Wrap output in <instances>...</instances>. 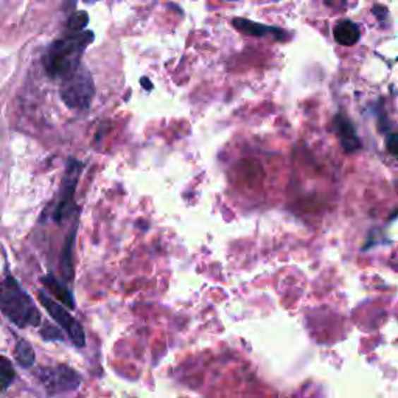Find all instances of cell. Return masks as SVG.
I'll return each instance as SVG.
<instances>
[{
  "label": "cell",
  "instance_id": "obj_3",
  "mask_svg": "<svg viewBox=\"0 0 398 398\" xmlns=\"http://www.w3.org/2000/svg\"><path fill=\"white\" fill-rule=\"evenodd\" d=\"M95 95V84L92 75L80 66L76 71L63 80L61 86V98L68 109L84 111L88 109Z\"/></svg>",
  "mask_w": 398,
  "mask_h": 398
},
{
  "label": "cell",
  "instance_id": "obj_10",
  "mask_svg": "<svg viewBox=\"0 0 398 398\" xmlns=\"http://www.w3.org/2000/svg\"><path fill=\"white\" fill-rule=\"evenodd\" d=\"M76 231H78V221H76L75 226L72 227L71 234L67 235L63 255H61V271H63L66 280H72L73 277V248H75Z\"/></svg>",
  "mask_w": 398,
  "mask_h": 398
},
{
  "label": "cell",
  "instance_id": "obj_17",
  "mask_svg": "<svg viewBox=\"0 0 398 398\" xmlns=\"http://www.w3.org/2000/svg\"><path fill=\"white\" fill-rule=\"evenodd\" d=\"M372 13L375 14V16H378L380 20H385V18L387 16V10L382 8V6H373Z\"/></svg>",
  "mask_w": 398,
  "mask_h": 398
},
{
  "label": "cell",
  "instance_id": "obj_16",
  "mask_svg": "<svg viewBox=\"0 0 398 398\" xmlns=\"http://www.w3.org/2000/svg\"><path fill=\"white\" fill-rule=\"evenodd\" d=\"M398 137H397V134H390L389 135V139H387V150H389V152L390 155H397V150H398Z\"/></svg>",
  "mask_w": 398,
  "mask_h": 398
},
{
  "label": "cell",
  "instance_id": "obj_5",
  "mask_svg": "<svg viewBox=\"0 0 398 398\" xmlns=\"http://www.w3.org/2000/svg\"><path fill=\"white\" fill-rule=\"evenodd\" d=\"M37 378L41 380L49 394H61V392H71L80 386L81 378L73 369L67 366H53L44 367L37 370Z\"/></svg>",
  "mask_w": 398,
  "mask_h": 398
},
{
  "label": "cell",
  "instance_id": "obj_15",
  "mask_svg": "<svg viewBox=\"0 0 398 398\" xmlns=\"http://www.w3.org/2000/svg\"><path fill=\"white\" fill-rule=\"evenodd\" d=\"M41 334H42L44 339H52V341L63 339V334H61L58 328L53 327V325H44V328L41 330Z\"/></svg>",
  "mask_w": 398,
  "mask_h": 398
},
{
  "label": "cell",
  "instance_id": "obj_13",
  "mask_svg": "<svg viewBox=\"0 0 398 398\" xmlns=\"http://www.w3.org/2000/svg\"><path fill=\"white\" fill-rule=\"evenodd\" d=\"M14 377H16V373H14L13 364L8 361V359L0 355V392L11 385L14 381Z\"/></svg>",
  "mask_w": 398,
  "mask_h": 398
},
{
  "label": "cell",
  "instance_id": "obj_4",
  "mask_svg": "<svg viewBox=\"0 0 398 398\" xmlns=\"http://www.w3.org/2000/svg\"><path fill=\"white\" fill-rule=\"evenodd\" d=\"M83 170V164L78 162V160L71 159L67 164L66 168V176H64V181H63V191H61V199H59V204L53 213V219H55V223L61 224L63 221H66L68 217L72 215L75 212V190H76V183H78L80 179V174Z\"/></svg>",
  "mask_w": 398,
  "mask_h": 398
},
{
  "label": "cell",
  "instance_id": "obj_6",
  "mask_svg": "<svg viewBox=\"0 0 398 398\" xmlns=\"http://www.w3.org/2000/svg\"><path fill=\"white\" fill-rule=\"evenodd\" d=\"M37 297H40V301L45 307V310L49 311V315L56 320L59 327L67 333V336L71 338V341L75 344V346L84 347V344H86V336H84V330L78 320H76L71 313L63 307V305L56 303L53 298H50L47 294L42 293V291H40Z\"/></svg>",
  "mask_w": 398,
  "mask_h": 398
},
{
  "label": "cell",
  "instance_id": "obj_18",
  "mask_svg": "<svg viewBox=\"0 0 398 398\" xmlns=\"http://www.w3.org/2000/svg\"><path fill=\"white\" fill-rule=\"evenodd\" d=\"M227 2H234V0H227Z\"/></svg>",
  "mask_w": 398,
  "mask_h": 398
},
{
  "label": "cell",
  "instance_id": "obj_9",
  "mask_svg": "<svg viewBox=\"0 0 398 398\" xmlns=\"http://www.w3.org/2000/svg\"><path fill=\"white\" fill-rule=\"evenodd\" d=\"M333 36L336 42L344 45V47H351V45H355L359 41V37H361V30H359L355 22L344 19L334 25Z\"/></svg>",
  "mask_w": 398,
  "mask_h": 398
},
{
  "label": "cell",
  "instance_id": "obj_1",
  "mask_svg": "<svg viewBox=\"0 0 398 398\" xmlns=\"http://www.w3.org/2000/svg\"><path fill=\"white\" fill-rule=\"evenodd\" d=\"M95 35L92 32H71L61 40L53 42L44 55L45 72L53 80L67 78L81 66V58L89 45L94 42Z\"/></svg>",
  "mask_w": 398,
  "mask_h": 398
},
{
  "label": "cell",
  "instance_id": "obj_12",
  "mask_svg": "<svg viewBox=\"0 0 398 398\" xmlns=\"http://www.w3.org/2000/svg\"><path fill=\"white\" fill-rule=\"evenodd\" d=\"M14 356H16L18 363L22 367H32L35 363V350L30 344L24 339H20L14 350Z\"/></svg>",
  "mask_w": 398,
  "mask_h": 398
},
{
  "label": "cell",
  "instance_id": "obj_7",
  "mask_svg": "<svg viewBox=\"0 0 398 398\" xmlns=\"http://www.w3.org/2000/svg\"><path fill=\"white\" fill-rule=\"evenodd\" d=\"M234 28L239 30L243 35L254 36V37H265V36H272L275 41L285 42L288 40V33L285 30L277 28V27H270L265 24H258V22L243 19V18H235L232 20Z\"/></svg>",
  "mask_w": 398,
  "mask_h": 398
},
{
  "label": "cell",
  "instance_id": "obj_11",
  "mask_svg": "<svg viewBox=\"0 0 398 398\" xmlns=\"http://www.w3.org/2000/svg\"><path fill=\"white\" fill-rule=\"evenodd\" d=\"M42 285L47 288L50 293L55 296L59 302H63L67 308L73 310L75 308V301H73V296L71 291H68L63 283L58 282L53 275H47V277H42L41 279Z\"/></svg>",
  "mask_w": 398,
  "mask_h": 398
},
{
  "label": "cell",
  "instance_id": "obj_14",
  "mask_svg": "<svg viewBox=\"0 0 398 398\" xmlns=\"http://www.w3.org/2000/svg\"><path fill=\"white\" fill-rule=\"evenodd\" d=\"M89 24V14L86 11H76L67 20L68 32H81Z\"/></svg>",
  "mask_w": 398,
  "mask_h": 398
},
{
  "label": "cell",
  "instance_id": "obj_8",
  "mask_svg": "<svg viewBox=\"0 0 398 398\" xmlns=\"http://www.w3.org/2000/svg\"><path fill=\"white\" fill-rule=\"evenodd\" d=\"M334 131L339 135L341 145L346 152H355L363 147L354 123L346 116H342V114H338L334 117Z\"/></svg>",
  "mask_w": 398,
  "mask_h": 398
},
{
  "label": "cell",
  "instance_id": "obj_2",
  "mask_svg": "<svg viewBox=\"0 0 398 398\" xmlns=\"http://www.w3.org/2000/svg\"><path fill=\"white\" fill-rule=\"evenodd\" d=\"M0 310L18 327H36L41 324V313L32 297L10 275L0 283Z\"/></svg>",
  "mask_w": 398,
  "mask_h": 398
},
{
  "label": "cell",
  "instance_id": "obj_19",
  "mask_svg": "<svg viewBox=\"0 0 398 398\" xmlns=\"http://www.w3.org/2000/svg\"><path fill=\"white\" fill-rule=\"evenodd\" d=\"M86 2H92V0H86Z\"/></svg>",
  "mask_w": 398,
  "mask_h": 398
}]
</instances>
